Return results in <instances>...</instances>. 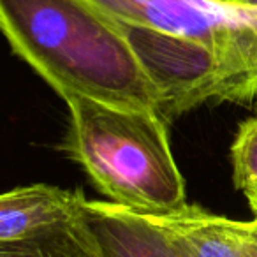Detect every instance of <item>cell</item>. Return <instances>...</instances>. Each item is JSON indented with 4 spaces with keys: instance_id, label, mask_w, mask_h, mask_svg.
I'll return each instance as SVG.
<instances>
[{
    "instance_id": "cell-1",
    "label": "cell",
    "mask_w": 257,
    "mask_h": 257,
    "mask_svg": "<svg viewBox=\"0 0 257 257\" xmlns=\"http://www.w3.org/2000/svg\"><path fill=\"white\" fill-rule=\"evenodd\" d=\"M0 32L62 99L159 113L161 92L120 25L86 0H0Z\"/></svg>"
},
{
    "instance_id": "cell-2",
    "label": "cell",
    "mask_w": 257,
    "mask_h": 257,
    "mask_svg": "<svg viewBox=\"0 0 257 257\" xmlns=\"http://www.w3.org/2000/svg\"><path fill=\"white\" fill-rule=\"evenodd\" d=\"M65 152L109 203L140 215H168L187 204L185 180L169 145L168 121L152 109L65 97Z\"/></svg>"
},
{
    "instance_id": "cell-3",
    "label": "cell",
    "mask_w": 257,
    "mask_h": 257,
    "mask_svg": "<svg viewBox=\"0 0 257 257\" xmlns=\"http://www.w3.org/2000/svg\"><path fill=\"white\" fill-rule=\"evenodd\" d=\"M182 257H257V217L232 220L187 203L168 215H148Z\"/></svg>"
},
{
    "instance_id": "cell-4",
    "label": "cell",
    "mask_w": 257,
    "mask_h": 257,
    "mask_svg": "<svg viewBox=\"0 0 257 257\" xmlns=\"http://www.w3.org/2000/svg\"><path fill=\"white\" fill-rule=\"evenodd\" d=\"M81 218L100 257H182L148 215L134 213L113 203L85 199Z\"/></svg>"
},
{
    "instance_id": "cell-5",
    "label": "cell",
    "mask_w": 257,
    "mask_h": 257,
    "mask_svg": "<svg viewBox=\"0 0 257 257\" xmlns=\"http://www.w3.org/2000/svg\"><path fill=\"white\" fill-rule=\"evenodd\" d=\"M85 197L36 183L0 194V243L30 238L81 217Z\"/></svg>"
},
{
    "instance_id": "cell-6",
    "label": "cell",
    "mask_w": 257,
    "mask_h": 257,
    "mask_svg": "<svg viewBox=\"0 0 257 257\" xmlns=\"http://www.w3.org/2000/svg\"><path fill=\"white\" fill-rule=\"evenodd\" d=\"M116 23L141 25L187 37L201 0H86Z\"/></svg>"
},
{
    "instance_id": "cell-7",
    "label": "cell",
    "mask_w": 257,
    "mask_h": 257,
    "mask_svg": "<svg viewBox=\"0 0 257 257\" xmlns=\"http://www.w3.org/2000/svg\"><path fill=\"white\" fill-rule=\"evenodd\" d=\"M0 257H100L83 218L30 238L0 243Z\"/></svg>"
},
{
    "instance_id": "cell-8",
    "label": "cell",
    "mask_w": 257,
    "mask_h": 257,
    "mask_svg": "<svg viewBox=\"0 0 257 257\" xmlns=\"http://www.w3.org/2000/svg\"><path fill=\"white\" fill-rule=\"evenodd\" d=\"M231 164L234 187L250 203H257V114L238 127L231 145Z\"/></svg>"
},
{
    "instance_id": "cell-9",
    "label": "cell",
    "mask_w": 257,
    "mask_h": 257,
    "mask_svg": "<svg viewBox=\"0 0 257 257\" xmlns=\"http://www.w3.org/2000/svg\"><path fill=\"white\" fill-rule=\"evenodd\" d=\"M234 4L245 6V8H257V0H234Z\"/></svg>"
},
{
    "instance_id": "cell-10",
    "label": "cell",
    "mask_w": 257,
    "mask_h": 257,
    "mask_svg": "<svg viewBox=\"0 0 257 257\" xmlns=\"http://www.w3.org/2000/svg\"><path fill=\"white\" fill-rule=\"evenodd\" d=\"M250 210H252L253 215L257 217V203H250Z\"/></svg>"
},
{
    "instance_id": "cell-11",
    "label": "cell",
    "mask_w": 257,
    "mask_h": 257,
    "mask_svg": "<svg viewBox=\"0 0 257 257\" xmlns=\"http://www.w3.org/2000/svg\"><path fill=\"white\" fill-rule=\"evenodd\" d=\"M217 2H224V4H234V0H217Z\"/></svg>"
}]
</instances>
